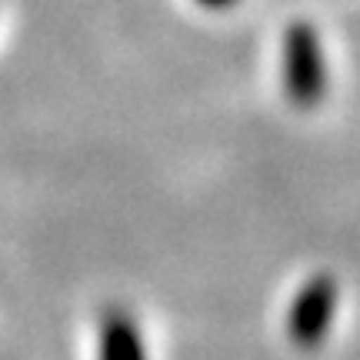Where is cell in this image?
<instances>
[{
    "label": "cell",
    "instance_id": "obj_1",
    "mask_svg": "<svg viewBox=\"0 0 360 360\" xmlns=\"http://www.w3.org/2000/svg\"><path fill=\"white\" fill-rule=\"evenodd\" d=\"M281 80H283V97L310 110L323 101L327 94V60H323V47L317 30L307 20H297L283 30V51H281Z\"/></svg>",
    "mask_w": 360,
    "mask_h": 360
},
{
    "label": "cell",
    "instance_id": "obj_2",
    "mask_svg": "<svg viewBox=\"0 0 360 360\" xmlns=\"http://www.w3.org/2000/svg\"><path fill=\"white\" fill-rule=\"evenodd\" d=\"M337 314V281L330 274H314L287 310V337L300 350H314L323 344V337Z\"/></svg>",
    "mask_w": 360,
    "mask_h": 360
},
{
    "label": "cell",
    "instance_id": "obj_3",
    "mask_svg": "<svg viewBox=\"0 0 360 360\" xmlns=\"http://www.w3.org/2000/svg\"><path fill=\"white\" fill-rule=\"evenodd\" d=\"M97 357L101 360H147V347L137 321L127 310H107L101 317V337H97Z\"/></svg>",
    "mask_w": 360,
    "mask_h": 360
},
{
    "label": "cell",
    "instance_id": "obj_4",
    "mask_svg": "<svg viewBox=\"0 0 360 360\" xmlns=\"http://www.w3.org/2000/svg\"><path fill=\"white\" fill-rule=\"evenodd\" d=\"M200 7H214V11H220V7H231L233 0H197Z\"/></svg>",
    "mask_w": 360,
    "mask_h": 360
}]
</instances>
